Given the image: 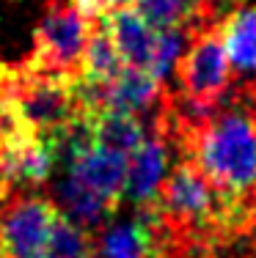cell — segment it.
<instances>
[{"instance_id": "cell-8", "label": "cell", "mask_w": 256, "mask_h": 258, "mask_svg": "<svg viewBox=\"0 0 256 258\" xmlns=\"http://www.w3.org/2000/svg\"><path fill=\"white\" fill-rule=\"evenodd\" d=\"M166 91L168 85L160 83L149 69L124 66L119 77H113L105 85V110H121V113H132L138 118H149L163 104Z\"/></svg>"}, {"instance_id": "cell-10", "label": "cell", "mask_w": 256, "mask_h": 258, "mask_svg": "<svg viewBox=\"0 0 256 258\" xmlns=\"http://www.w3.org/2000/svg\"><path fill=\"white\" fill-rule=\"evenodd\" d=\"M221 36L237 83L256 80V6H237L221 20Z\"/></svg>"}, {"instance_id": "cell-16", "label": "cell", "mask_w": 256, "mask_h": 258, "mask_svg": "<svg viewBox=\"0 0 256 258\" xmlns=\"http://www.w3.org/2000/svg\"><path fill=\"white\" fill-rule=\"evenodd\" d=\"M80 6V11L85 17H108L111 11L121 9V6H132V0H75Z\"/></svg>"}, {"instance_id": "cell-14", "label": "cell", "mask_w": 256, "mask_h": 258, "mask_svg": "<svg viewBox=\"0 0 256 258\" xmlns=\"http://www.w3.org/2000/svg\"><path fill=\"white\" fill-rule=\"evenodd\" d=\"M47 258H96L94 233L72 223L58 209V217L47 239Z\"/></svg>"}, {"instance_id": "cell-9", "label": "cell", "mask_w": 256, "mask_h": 258, "mask_svg": "<svg viewBox=\"0 0 256 258\" xmlns=\"http://www.w3.org/2000/svg\"><path fill=\"white\" fill-rule=\"evenodd\" d=\"M105 25L124 66L149 69L157 44V30L138 14L135 6H121V9L111 11L105 17Z\"/></svg>"}, {"instance_id": "cell-11", "label": "cell", "mask_w": 256, "mask_h": 258, "mask_svg": "<svg viewBox=\"0 0 256 258\" xmlns=\"http://www.w3.org/2000/svg\"><path fill=\"white\" fill-rule=\"evenodd\" d=\"M56 195H58L56 206L61 209V214H66L72 223H77L80 228L91 231V233L99 231L102 225L108 223V217L119 209L108 198H102L99 192H94L91 187L80 184L75 176H66V179L58 184Z\"/></svg>"}, {"instance_id": "cell-19", "label": "cell", "mask_w": 256, "mask_h": 258, "mask_svg": "<svg viewBox=\"0 0 256 258\" xmlns=\"http://www.w3.org/2000/svg\"><path fill=\"white\" fill-rule=\"evenodd\" d=\"M9 189H11V187H9ZM0 201H3V195H0Z\"/></svg>"}, {"instance_id": "cell-17", "label": "cell", "mask_w": 256, "mask_h": 258, "mask_svg": "<svg viewBox=\"0 0 256 258\" xmlns=\"http://www.w3.org/2000/svg\"><path fill=\"white\" fill-rule=\"evenodd\" d=\"M237 6H242V0H210V11L218 22H221L231 9H237Z\"/></svg>"}, {"instance_id": "cell-1", "label": "cell", "mask_w": 256, "mask_h": 258, "mask_svg": "<svg viewBox=\"0 0 256 258\" xmlns=\"http://www.w3.org/2000/svg\"><path fill=\"white\" fill-rule=\"evenodd\" d=\"M179 157L196 162L229 201L256 195V110L234 85V96L185 140Z\"/></svg>"}, {"instance_id": "cell-7", "label": "cell", "mask_w": 256, "mask_h": 258, "mask_svg": "<svg viewBox=\"0 0 256 258\" xmlns=\"http://www.w3.org/2000/svg\"><path fill=\"white\" fill-rule=\"evenodd\" d=\"M127 165H130V154L94 143L88 151L77 154L69 162V176L119 206L127 181Z\"/></svg>"}, {"instance_id": "cell-20", "label": "cell", "mask_w": 256, "mask_h": 258, "mask_svg": "<svg viewBox=\"0 0 256 258\" xmlns=\"http://www.w3.org/2000/svg\"><path fill=\"white\" fill-rule=\"evenodd\" d=\"M251 83H253V85H256V80H251Z\"/></svg>"}, {"instance_id": "cell-18", "label": "cell", "mask_w": 256, "mask_h": 258, "mask_svg": "<svg viewBox=\"0 0 256 258\" xmlns=\"http://www.w3.org/2000/svg\"><path fill=\"white\" fill-rule=\"evenodd\" d=\"M242 258H256V242L245 244V255H242Z\"/></svg>"}, {"instance_id": "cell-6", "label": "cell", "mask_w": 256, "mask_h": 258, "mask_svg": "<svg viewBox=\"0 0 256 258\" xmlns=\"http://www.w3.org/2000/svg\"><path fill=\"white\" fill-rule=\"evenodd\" d=\"M168 154H171V143L157 129L146 126V138L130 154V165H127V181L121 195L130 204L143 206L149 201H155L168 170Z\"/></svg>"}, {"instance_id": "cell-3", "label": "cell", "mask_w": 256, "mask_h": 258, "mask_svg": "<svg viewBox=\"0 0 256 258\" xmlns=\"http://www.w3.org/2000/svg\"><path fill=\"white\" fill-rule=\"evenodd\" d=\"M176 88L182 96L221 107L234 96V75L221 36V22L190 28L185 52L176 60Z\"/></svg>"}, {"instance_id": "cell-2", "label": "cell", "mask_w": 256, "mask_h": 258, "mask_svg": "<svg viewBox=\"0 0 256 258\" xmlns=\"http://www.w3.org/2000/svg\"><path fill=\"white\" fill-rule=\"evenodd\" d=\"M91 30V17H85L75 0H50L44 6L41 22L33 33V50L25 58L28 69L77 80L83 75V50Z\"/></svg>"}, {"instance_id": "cell-12", "label": "cell", "mask_w": 256, "mask_h": 258, "mask_svg": "<svg viewBox=\"0 0 256 258\" xmlns=\"http://www.w3.org/2000/svg\"><path fill=\"white\" fill-rule=\"evenodd\" d=\"M121 69H124V60L108 33L105 17H94L83 50V75L99 83H111L113 77H119Z\"/></svg>"}, {"instance_id": "cell-15", "label": "cell", "mask_w": 256, "mask_h": 258, "mask_svg": "<svg viewBox=\"0 0 256 258\" xmlns=\"http://www.w3.org/2000/svg\"><path fill=\"white\" fill-rule=\"evenodd\" d=\"M132 6L155 30L187 25V11L182 0H132Z\"/></svg>"}, {"instance_id": "cell-5", "label": "cell", "mask_w": 256, "mask_h": 258, "mask_svg": "<svg viewBox=\"0 0 256 258\" xmlns=\"http://www.w3.org/2000/svg\"><path fill=\"white\" fill-rule=\"evenodd\" d=\"M75 80L33 72L28 66H17L14 80V104L20 118L39 140L50 143V138L64 129L80 113L75 99Z\"/></svg>"}, {"instance_id": "cell-4", "label": "cell", "mask_w": 256, "mask_h": 258, "mask_svg": "<svg viewBox=\"0 0 256 258\" xmlns=\"http://www.w3.org/2000/svg\"><path fill=\"white\" fill-rule=\"evenodd\" d=\"M56 217V201L39 187H11L0 201V258H47Z\"/></svg>"}, {"instance_id": "cell-13", "label": "cell", "mask_w": 256, "mask_h": 258, "mask_svg": "<svg viewBox=\"0 0 256 258\" xmlns=\"http://www.w3.org/2000/svg\"><path fill=\"white\" fill-rule=\"evenodd\" d=\"M94 135H96V143L99 146L132 154L141 146V140L146 138V124L132 113L105 110V113H99L94 118Z\"/></svg>"}]
</instances>
